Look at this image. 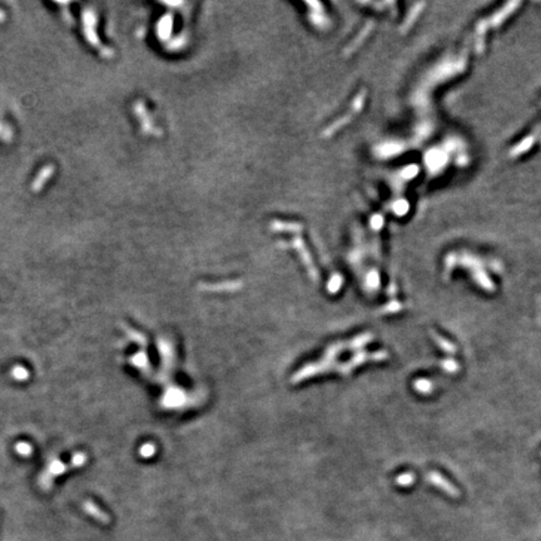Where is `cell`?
<instances>
[{
	"instance_id": "1",
	"label": "cell",
	"mask_w": 541,
	"mask_h": 541,
	"mask_svg": "<svg viewBox=\"0 0 541 541\" xmlns=\"http://www.w3.org/2000/svg\"><path fill=\"white\" fill-rule=\"evenodd\" d=\"M69 467H72V465H65V464H63L60 460H54V461H52L49 465H48L45 472H47L50 477L54 479L55 476H59V475L64 474Z\"/></svg>"
},
{
	"instance_id": "2",
	"label": "cell",
	"mask_w": 541,
	"mask_h": 541,
	"mask_svg": "<svg viewBox=\"0 0 541 541\" xmlns=\"http://www.w3.org/2000/svg\"><path fill=\"white\" fill-rule=\"evenodd\" d=\"M84 509L88 514H90V515L94 516V518L98 519V520L103 521V523H107V520H108L107 516L104 515V514L102 513V511L99 510V509L97 508L93 503H90V501H87V503L84 504Z\"/></svg>"
},
{
	"instance_id": "3",
	"label": "cell",
	"mask_w": 541,
	"mask_h": 541,
	"mask_svg": "<svg viewBox=\"0 0 541 541\" xmlns=\"http://www.w3.org/2000/svg\"><path fill=\"white\" fill-rule=\"evenodd\" d=\"M15 451L20 456L29 457L33 455V446L28 442H19L15 445Z\"/></svg>"
},
{
	"instance_id": "4",
	"label": "cell",
	"mask_w": 541,
	"mask_h": 541,
	"mask_svg": "<svg viewBox=\"0 0 541 541\" xmlns=\"http://www.w3.org/2000/svg\"><path fill=\"white\" fill-rule=\"evenodd\" d=\"M11 376L15 380H18V381H25V380L29 379L30 375H29V371L25 367L15 366L13 369V371H11Z\"/></svg>"
}]
</instances>
